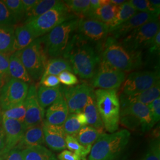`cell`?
Segmentation results:
<instances>
[{
	"label": "cell",
	"instance_id": "cell-2",
	"mask_svg": "<svg viewBox=\"0 0 160 160\" xmlns=\"http://www.w3.org/2000/svg\"><path fill=\"white\" fill-rule=\"evenodd\" d=\"M103 61L124 72H130L142 65L140 52L131 51L112 36H109L104 44Z\"/></svg>",
	"mask_w": 160,
	"mask_h": 160
},
{
	"label": "cell",
	"instance_id": "cell-30",
	"mask_svg": "<svg viewBox=\"0 0 160 160\" xmlns=\"http://www.w3.org/2000/svg\"><path fill=\"white\" fill-rule=\"evenodd\" d=\"M137 12L132 7L129 1H126L121 6H119L114 20L108 25L109 31L122 24V23H125Z\"/></svg>",
	"mask_w": 160,
	"mask_h": 160
},
{
	"label": "cell",
	"instance_id": "cell-47",
	"mask_svg": "<svg viewBox=\"0 0 160 160\" xmlns=\"http://www.w3.org/2000/svg\"><path fill=\"white\" fill-rule=\"evenodd\" d=\"M4 160H23L22 151L18 148L12 149L6 154Z\"/></svg>",
	"mask_w": 160,
	"mask_h": 160
},
{
	"label": "cell",
	"instance_id": "cell-54",
	"mask_svg": "<svg viewBox=\"0 0 160 160\" xmlns=\"http://www.w3.org/2000/svg\"><path fill=\"white\" fill-rule=\"evenodd\" d=\"M4 84V80L2 78V77L0 75V90L2 88V87Z\"/></svg>",
	"mask_w": 160,
	"mask_h": 160
},
{
	"label": "cell",
	"instance_id": "cell-51",
	"mask_svg": "<svg viewBox=\"0 0 160 160\" xmlns=\"http://www.w3.org/2000/svg\"><path fill=\"white\" fill-rule=\"evenodd\" d=\"M77 118L78 122L82 126H87L88 125L87 120L86 118V115L83 112H81L77 114Z\"/></svg>",
	"mask_w": 160,
	"mask_h": 160
},
{
	"label": "cell",
	"instance_id": "cell-28",
	"mask_svg": "<svg viewBox=\"0 0 160 160\" xmlns=\"http://www.w3.org/2000/svg\"><path fill=\"white\" fill-rule=\"evenodd\" d=\"M65 71H72V67L68 61L63 58H55L48 61L42 78L49 75L58 76Z\"/></svg>",
	"mask_w": 160,
	"mask_h": 160
},
{
	"label": "cell",
	"instance_id": "cell-25",
	"mask_svg": "<svg viewBox=\"0 0 160 160\" xmlns=\"http://www.w3.org/2000/svg\"><path fill=\"white\" fill-rule=\"evenodd\" d=\"M9 74L12 78L21 80L28 84L32 81L21 60L14 52L9 58Z\"/></svg>",
	"mask_w": 160,
	"mask_h": 160
},
{
	"label": "cell",
	"instance_id": "cell-52",
	"mask_svg": "<svg viewBox=\"0 0 160 160\" xmlns=\"http://www.w3.org/2000/svg\"><path fill=\"white\" fill-rule=\"evenodd\" d=\"M5 147V134L2 127H0V154Z\"/></svg>",
	"mask_w": 160,
	"mask_h": 160
},
{
	"label": "cell",
	"instance_id": "cell-11",
	"mask_svg": "<svg viewBox=\"0 0 160 160\" xmlns=\"http://www.w3.org/2000/svg\"><path fill=\"white\" fill-rule=\"evenodd\" d=\"M29 84L21 80L11 78L0 90V107L2 110L23 103L27 97Z\"/></svg>",
	"mask_w": 160,
	"mask_h": 160
},
{
	"label": "cell",
	"instance_id": "cell-53",
	"mask_svg": "<svg viewBox=\"0 0 160 160\" xmlns=\"http://www.w3.org/2000/svg\"><path fill=\"white\" fill-rule=\"evenodd\" d=\"M110 2L114 6L119 7V6H121L122 4H123L124 2H125L126 1H124V0H110Z\"/></svg>",
	"mask_w": 160,
	"mask_h": 160
},
{
	"label": "cell",
	"instance_id": "cell-13",
	"mask_svg": "<svg viewBox=\"0 0 160 160\" xmlns=\"http://www.w3.org/2000/svg\"><path fill=\"white\" fill-rule=\"evenodd\" d=\"M78 34L83 39L91 42H99L107 38L109 26L92 18H80L78 24Z\"/></svg>",
	"mask_w": 160,
	"mask_h": 160
},
{
	"label": "cell",
	"instance_id": "cell-12",
	"mask_svg": "<svg viewBox=\"0 0 160 160\" xmlns=\"http://www.w3.org/2000/svg\"><path fill=\"white\" fill-rule=\"evenodd\" d=\"M62 92L66 101L70 114L82 112L88 97L93 90L91 86L81 84L70 87H61Z\"/></svg>",
	"mask_w": 160,
	"mask_h": 160
},
{
	"label": "cell",
	"instance_id": "cell-7",
	"mask_svg": "<svg viewBox=\"0 0 160 160\" xmlns=\"http://www.w3.org/2000/svg\"><path fill=\"white\" fill-rule=\"evenodd\" d=\"M14 53L21 60L32 80L41 79L48 59L40 38L36 39L24 49Z\"/></svg>",
	"mask_w": 160,
	"mask_h": 160
},
{
	"label": "cell",
	"instance_id": "cell-26",
	"mask_svg": "<svg viewBox=\"0 0 160 160\" xmlns=\"http://www.w3.org/2000/svg\"><path fill=\"white\" fill-rule=\"evenodd\" d=\"M36 38L25 24L18 26L14 29V52L21 51L31 44Z\"/></svg>",
	"mask_w": 160,
	"mask_h": 160
},
{
	"label": "cell",
	"instance_id": "cell-18",
	"mask_svg": "<svg viewBox=\"0 0 160 160\" xmlns=\"http://www.w3.org/2000/svg\"><path fill=\"white\" fill-rule=\"evenodd\" d=\"M43 131L45 142L50 148L55 151H61L67 148L65 138L67 135L62 126H55L43 122Z\"/></svg>",
	"mask_w": 160,
	"mask_h": 160
},
{
	"label": "cell",
	"instance_id": "cell-14",
	"mask_svg": "<svg viewBox=\"0 0 160 160\" xmlns=\"http://www.w3.org/2000/svg\"><path fill=\"white\" fill-rule=\"evenodd\" d=\"M24 103L26 114L23 123L26 129L42 123L45 116V110L39 104L37 96V88L33 84L29 87Z\"/></svg>",
	"mask_w": 160,
	"mask_h": 160
},
{
	"label": "cell",
	"instance_id": "cell-55",
	"mask_svg": "<svg viewBox=\"0 0 160 160\" xmlns=\"http://www.w3.org/2000/svg\"><path fill=\"white\" fill-rule=\"evenodd\" d=\"M2 122V112L0 110V123Z\"/></svg>",
	"mask_w": 160,
	"mask_h": 160
},
{
	"label": "cell",
	"instance_id": "cell-8",
	"mask_svg": "<svg viewBox=\"0 0 160 160\" xmlns=\"http://www.w3.org/2000/svg\"><path fill=\"white\" fill-rule=\"evenodd\" d=\"M160 31L158 20L145 23L123 38L120 42L131 51L140 52L147 48L149 43Z\"/></svg>",
	"mask_w": 160,
	"mask_h": 160
},
{
	"label": "cell",
	"instance_id": "cell-39",
	"mask_svg": "<svg viewBox=\"0 0 160 160\" xmlns=\"http://www.w3.org/2000/svg\"><path fill=\"white\" fill-rule=\"evenodd\" d=\"M142 160H160V138H157L151 140L148 149Z\"/></svg>",
	"mask_w": 160,
	"mask_h": 160
},
{
	"label": "cell",
	"instance_id": "cell-5",
	"mask_svg": "<svg viewBox=\"0 0 160 160\" xmlns=\"http://www.w3.org/2000/svg\"><path fill=\"white\" fill-rule=\"evenodd\" d=\"M71 14L64 1L59 2L39 17L24 23L36 39L45 36L61 24L77 17Z\"/></svg>",
	"mask_w": 160,
	"mask_h": 160
},
{
	"label": "cell",
	"instance_id": "cell-43",
	"mask_svg": "<svg viewBox=\"0 0 160 160\" xmlns=\"http://www.w3.org/2000/svg\"><path fill=\"white\" fill-rule=\"evenodd\" d=\"M154 124L159 122L160 119V97L154 100L148 105Z\"/></svg>",
	"mask_w": 160,
	"mask_h": 160
},
{
	"label": "cell",
	"instance_id": "cell-33",
	"mask_svg": "<svg viewBox=\"0 0 160 160\" xmlns=\"http://www.w3.org/2000/svg\"><path fill=\"white\" fill-rule=\"evenodd\" d=\"M65 143L66 147L70 150V151L79 155L82 160H86V157L90 152L92 147H84L82 146L76 138L68 135L66 136Z\"/></svg>",
	"mask_w": 160,
	"mask_h": 160
},
{
	"label": "cell",
	"instance_id": "cell-36",
	"mask_svg": "<svg viewBox=\"0 0 160 160\" xmlns=\"http://www.w3.org/2000/svg\"><path fill=\"white\" fill-rule=\"evenodd\" d=\"M82 127L77 120V114L74 113L68 114L62 125L63 131L67 135L75 138Z\"/></svg>",
	"mask_w": 160,
	"mask_h": 160
},
{
	"label": "cell",
	"instance_id": "cell-27",
	"mask_svg": "<svg viewBox=\"0 0 160 160\" xmlns=\"http://www.w3.org/2000/svg\"><path fill=\"white\" fill-rule=\"evenodd\" d=\"M23 160H58L52 151L42 145L24 149Z\"/></svg>",
	"mask_w": 160,
	"mask_h": 160
},
{
	"label": "cell",
	"instance_id": "cell-15",
	"mask_svg": "<svg viewBox=\"0 0 160 160\" xmlns=\"http://www.w3.org/2000/svg\"><path fill=\"white\" fill-rule=\"evenodd\" d=\"M1 123L5 134V147L0 155H6L15 148L20 142L26 129L24 123L18 120L2 118Z\"/></svg>",
	"mask_w": 160,
	"mask_h": 160
},
{
	"label": "cell",
	"instance_id": "cell-48",
	"mask_svg": "<svg viewBox=\"0 0 160 160\" xmlns=\"http://www.w3.org/2000/svg\"><path fill=\"white\" fill-rule=\"evenodd\" d=\"M39 0H22V3L25 13L26 14L30 12L39 2Z\"/></svg>",
	"mask_w": 160,
	"mask_h": 160
},
{
	"label": "cell",
	"instance_id": "cell-10",
	"mask_svg": "<svg viewBox=\"0 0 160 160\" xmlns=\"http://www.w3.org/2000/svg\"><path fill=\"white\" fill-rule=\"evenodd\" d=\"M125 79V72L115 68L102 60L92 77V84L93 87L100 89L117 90Z\"/></svg>",
	"mask_w": 160,
	"mask_h": 160
},
{
	"label": "cell",
	"instance_id": "cell-24",
	"mask_svg": "<svg viewBox=\"0 0 160 160\" xmlns=\"http://www.w3.org/2000/svg\"><path fill=\"white\" fill-rule=\"evenodd\" d=\"M61 94L62 91L60 86L49 88L40 86L37 90L38 102L41 108L44 110L54 103Z\"/></svg>",
	"mask_w": 160,
	"mask_h": 160
},
{
	"label": "cell",
	"instance_id": "cell-9",
	"mask_svg": "<svg viewBox=\"0 0 160 160\" xmlns=\"http://www.w3.org/2000/svg\"><path fill=\"white\" fill-rule=\"evenodd\" d=\"M158 82H160V74L158 71L132 72L123 83L122 94L132 96L138 94L151 88Z\"/></svg>",
	"mask_w": 160,
	"mask_h": 160
},
{
	"label": "cell",
	"instance_id": "cell-19",
	"mask_svg": "<svg viewBox=\"0 0 160 160\" xmlns=\"http://www.w3.org/2000/svg\"><path fill=\"white\" fill-rule=\"evenodd\" d=\"M68 113V108L62 92L61 96L46 110V121L52 125L62 126Z\"/></svg>",
	"mask_w": 160,
	"mask_h": 160
},
{
	"label": "cell",
	"instance_id": "cell-37",
	"mask_svg": "<svg viewBox=\"0 0 160 160\" xmlns=\"http://www.w3.org/2000/svg\"><path fill=\"white\" fill-rule=\"evenodd\" d=\"M2 1L17 22L25 16L26 13L21 0H3Z\"/></svg>",
	"mask_w": 160,
	"mask_h": 160
},
{
	"label": "cell",
	"instance_id": "cell-32",
	"mask_svg": "<svg viewBox=\"0 0 160 160\" xmlns=\"http://www.w3.org/2000/svg\"><path fill=\"white\" fill-rule=\"evenodd\" d=\"M57 0H39V2L28 13L26 14L24 23L31 21L48 12L59 2Z\"/></svg>",
	"mask_w": 160,
	"mask_h": 160
},
{
	"label": "cell",
	"instance_id": "cell-22",
	"mask_svg": "<svg viewBox=\"0 0 160 160\" xmlns=\"http://www.w3.org/2000/svg\"><path fill=\"white\" fill-rule=\"evenodd\" d=\"M44 143L45 139L42 122L40 124L31 126L26 129L23 138L19 143V146L27 148L41 145Z\"/></svg>",
	"mask_w": 160,
	"mask_h": 160
},
{
	"label": "cell",
	"instance_id": "cell-17",
	"mask_svg": "<svg viewBox=\"0 0 160 160\" xmlns=\"http://www.w3.org/2000/svg\"><path fill=\"white\" fill-rule=\"evenodd\" d=\"M120 112L132 115L137 119L143 132L149 131L154 124L148 105L140 103H120Z\"/></svg>",
	"mask_w": 160,
	"mask_h": 160
},
{
	"label": "cell",
	"instance_id": "cell-38",
	"mask_svg": "<svg viewBox=\"0 0 160 160\" xmlns=\"http://www.w3.org/2000/svg\"><path fill=\"white\" fill-rule=\"evenodd\" d=\"M18 23L2 1H0V27H13Z\"/></svg>",
	"mask_w": 160,
	"mask_h": 160
},
{
	"label": "cell",
	"instance_id": "cell-1",
	"mask_svg": "<svg viewBox=\"0 0 160 160\" xmlns=\"http://www.w3.org/2000/svg\"><path fill=\"white\" fill-rule=\"evenodd\" d=\"M63 56L69 62L75 74L82 79L92 78L100 63L94 48L78 34L71 38Z\"/></svg>",
	"mask_w": 160,
	"mask_h": 160
},
{
	"label": "cell",
	"instance_id": "cell-6",
	"mask_svg": "<svg viewBox=\"0 0 160 160\" xmlns=\"http://www.w3.org/2000/svg\"><path fill=\"white\" fill-rule=\"evenodd\" d=\"M79 18H75L58 26L50 32L40 38L46 55L51 57L58 58L63 55L71 36L78 28Z\"/></svg>",
	"mask_w": 160,
	"mask_h": 160
},
{
	"label": "cell",
	"instance_id": "cell-56",
	"mask_svg": "<svg viewBox=\"0 0 160 160\" xmlns=\"http://www.w3.org/2000/svg\"><path fill=\"white\" fill-rule=\"evenodd\" d=\"M0 160H3V158L1 157H0Z\"/></svg>",
	"mask_w": 160,
	"mask_h": 160
},
{
	"label": "cell",
	"instance_id": "cell-31",
	"mask_svg": "<svg viewBox=\"0 0 160 160\" xmlns=\"http://www.w3.org/2000/svg\"><path fill=\"white\" fill-rule=\"evenodd\" d=\"M102 134L101 132L90 126H82L76 138L78 142L84 147H92L97 138Z\"/></svg>",
	"mask_w": 160,
	"mask_h": 160
},
{
	"label": "cell",
	"instance_id": "cell-49",
	"mask_svg": "<svg viewBox=\"0 0 160 160\" xmlns=\"http://www.w3.org/2000/svg\"><path fill=\"white\" fill-rule=\"evenodd\" d=\"M102 3V0H91L90 3L89 11L88 12V13L87 14V15L88 13L92 12L95 11L96 10H97L98 8H99L101 6Z\"/></svg>",
	"mask_w": 160,
	"mask_h": 160
},
{
	"label": "cell",
	"instance_id": "cell-21",
	"mask_svg": "<svg viewBox=\"0 0 160 160\" xmlns=\"http://www.w3.org/2000/svg\"><path fill=\"white\" fill-rule=\"evenodd\" d=\"M82 112L86 115L88 125L100 132L103 131L104 126L97 109L96 97L93 90L89 94Z\"/></svg>",
	"mask_w": 160,
	"mask_h": 160
},
{
	"label": "cell",
	"instance_id": "cell-20",
	"mask_svg": "<svg viewBox=\"0 0 160 160\" xmlns=\"http://www.w3.org/2000/svg\"><path fill=\"white\" fill-rule=\"evenodd\" d=\"M160 83L158 82L151 88L140 93L132 96H125L121 94L120 103H140L149 105L156 98L160 97Z\"/></svg>",
	"mask_w": 160,
	"mask_h": 160
},
{
	"label": "cell",
	"instance_id": "cell-35",
	"mask_svg": "<svg viewBox=\"0 0 160 160\" xmlns=\"http://www.w3.org/2000/svg\"><path fill=\"white\" fill-rule=\"evenodd\" d=\"M26 114V108L24 103H20L10 109L2 110V118H6L14 120H18L24 123Z\"/></svg>",
	"mask_w": 160,
	"mask_h": 160
},
{
	"label": "cell",
	"instance_id": "cell-41",
	"mask_svg": "<svg viewBox=\"0 0 160 160\" xmlns=\"http://www.w3.org/2000/svg\"><path fill=\"white\" fill-rule=\"evenodd\" d=\"M60 82L67 86H73L78 82L77 77L71 72L65 71L58 75Z\"/></svg>",
	"mask_w": 160,
	"mask_h": 160
},
{
	"label": "cell",
	"instance_id": "cell-29",
	"mask_svg": "<svg viewBox=\"0 0 160 160\" xmlns=\"http://www.w3.org/2000/svg\"><path fill=\"white\" fill-rule=\"evenodd\" d=\"M14 27H0V52L14 53Z\"/></svg>",
	"mask_w": 160,
	"mask_h": 160
},
{
	"label": "cell",
	"instance_id": "cell-45",
	"mask_svg": "<svg viewBox=\"0 0 160 160\" xmlns=\"http://www.w3.org/2000/svg\"><path fill=\"white\" fill-rule=\"evenodd\" d=\"M149 51L152 53H157L160 52V31L155 35L154 37L149 43Z\"/></svg>",
	"mask_w": 160,
	"mask_h": 160
},
{
	"label": "cell",
	"instance_id": "cell-44",
	"mask_svg": "<svg viewBox=\"0 0 160 160\" xmlns=\"http://www.w3.org/2000/svg\"><path fill=\"white\" fill-rule=\"evenodd\" d=\"M41 86H45L46 87L53 88L59 86L60 81L58 76L55 75H47L40 79V82Z\"/></svg>",
	"mask_w": 160,
	"mask_h": 160
},
{
	"label": "cell",
	"instance_id": "cell-46",
	"mask_svg": "<svg viewBox=\"0 0 160 160\" xmlns=\"http://www.w3.org/2000/svg\"><path fill=\"white\" fill-rule=\"evenodd\" d=\"M59 160H81L79 155L68 150H63L58 155Z\"/></svg>",
	"mask_w": 160,
	"mask_h": 160
},
{
	"label": "cell",
	"instance_id": "cell-23",
	"mask_svg": "<svg viewBox=\"0 0 160 160\" xmlns=\"http://www.w3.org/2000/svg\"><path fill=\"white\" fill-rule=\"evenodd\" d=\"M118 10V7L112 4L110 0H102L101 6L95 11L88 13L86 17L109 25L114 20Z\"/></svg>",
	"mask_w": 160,
	"mask_h": 160
},
{
	"label": "cell",
	"instance_id": "cell-4",
	"mask_svg": "<svg viewBox=\"0 0 160 160\" xmlns=\"http://www.w3.org/2000/svg\"><path fill=\"white\" fill-rule=\"evenodd\" d=\"M94 95L104 128L110 133H114L120 122V101L117 90L97 89Z\"/></svg>",
	"mask_w": 160,
	"mask_h": 160
},
{
	"label": "cell",
	"instance_id": "cell-16",
	"mask_svg": "<svg viewBox=\"0 0 160 160\" xmlns=\"http://www.w3.org/2000/svg\"><path fill=\"white\" fill-rule=\"evenodd\" d=\"M158 16L148 12H137L125 23L109 31L116 39H122L133 30L141 27L145 23L158 20Z\"/></svg>",
	"mask_w": 160,
	"mask_h": 160
},
{
	"label": "cell",
	"instance_id": "cell-3",
	"mask_svg": "<svg viewBox=\"0 0 160 160\" xmlns=\"http://www.w3.org/2000/svg\"><path fill=\"white\" fill-rule=\"evenodd\" d=\"M130 137L126 129L100 134L92 146L88 160H115L126 147Z\"/></svg>",
	"mask_w": 160,
	"mask_h": 160
},
{
	"label": "cell",
	"instance_id": "cell-34",
	"mask_svg": "<svg viewBox=\"0 0 160 160\" xmlns=\"http://www.w3.org/2000/svg\"><path fill=\"white\" fill-rule=\"evenodd\" d=\"M64 2L69 11L78 16H86L90 8V0H68Z\"/></svg>",
	"mask_w": 160,
	"mask_h": 160
},
{
	"label": "cell",
	"instance_id": "cell-50",
	"mask_svg": "<svg viewBox=\"0 0 160 160\" xmlns=\"http://www.w3.org/2000/svg\"><path fill=\"white\" fill-rule=\"evenodd\" d=\"M149 2L155 13L157 15L159 16L160 12V0H151V1H149Z\"/></svg>",
	"mask_w": 160,
	"mask_h": 160
},
{
	"label": "cell",
	"instance_id": "cell-42",
	"mask_svg": "<svg viewBox=\"0 0 160 160\" xmlns=\"http://www.w3.org/2000/svg\"><path fill=\"white\" fill-rule=\"evenodd\" d=\"M8 54L0 52V75L4 78L10 77Z\"/></svg>",
	"mask_w": 160,
	"mask_h": 160
},
{
	"label": "cell",
	"instance_id": "cell-40",
	"mask_svg": "<svg viewBox=\"0 0 160 160\" xmlns=\"http://www.w3.org/2000/svg\"><path fill=\"white\" fill-rule=\"evenodd\" d=\"M132 7L137 12H148L157 15L148 0H131L129 1ZM158 16V15H157Z\"/></svg>",
	"mask_w": 160,
	"mask_h": 160
}]
</instances>
